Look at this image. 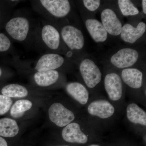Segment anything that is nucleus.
I'll list each match as a JSON object with an SVG mask.
<instances>
[{
    "label": "nucleus",
    "mask_w": 146,
    "mask_h": 146,
    "mask_svg": "<svg viewBox=\"0 0 146 146\" xmlns=\"http://www.w3.org/2000/svg\"><path fill=\"white\" fill-rule=\"evenodd\" d=\"M70 146L68 145H61V146Z\"/></svg>",
    "instance_id": "nucleus-31"
},
{
    "label": "nucleus",
    "mask_w": 146,
    "mask_h": 146,
    "mask_svg": "<svg viewBox=\"0 0 146 146\" xmlns=\"http://www.w3.org/2000/svg\"><path fill=\"white\" fill-rule=\"evenodd\" d=\"M0 146H8L5 139L0 136Z\"/></svg>",
    "instance_id": "nucleus-26"
},
{
    "label": "nucleus",
    "mask_w": 146,
    "mask_h": 146,
    "mask_svg": "<svg viewBox=\"0 0 146 146\" xmlns=\"http://www.w3.org/2000/svg\"><path fill=\"white\" fill-rule=\"evenodd\" d=\"M65 62L64 58L54 53H46L35 61L33 70L36 72L54 70L63 66Z\"/></svg>",
    "instance_id": "nucleus-13"
},
{
    "label": "nucleus",
    "mask_w": 146,
    "mask_h": 146,
    "mask_svg": "<svg viewBox=\"0 0 146 146\" xmlns=\"http://www.w3.org/2000/svg\"><path fill=\"white\" fill-rule=\"evenodd\" d=\"M126 121L135 133L146 136V112L139 105L130 100L125 103L123 112Z\"/></svg>",
    "instance_id": "nucleus-7"
},
{
    "label": "nucleus",
    "mask_w": 146,
    "mask_h": 146,
    "mask_svg": "<svg viewBox=\"0 0 146 146\" xmlns=\"http://www.w3.org/2000/svg\"><path fill=\"white\" fill-rule=\"evenodd\" d=\"M2 74V70L1 68L0 67V77L1 76Z\"/></svg>",
    "instance_id": "nucleus-29"
},
{
    "label": "nucleus",
    "mask_w": 146,
    "mask_h": 146,
    "mask_svg": "<svg viewBox=\"0 0 146 146\" xmlns=\"http://www.w3.org/2000/svg\"><path fill=\"white\" fill-rule=\"evenodd\" d=\"M105 91L107 99L123 113L125 104V90L121 76L117 73H108L104 80Z\"/></svg>",
    "instance_id": "nucleus-6"
},
{
    "label": "nucleus",
    "mask_w": 146,
    "mask_h": 146,
    "mask_svg": "<svg viewBox=\"0 0 146 146\" xmlns=\"http://www.w3.org/2000/svg\"><path fill=\"white\" fill-rule=\"evenodd\" d=\"M84 6L91 11H96L100 5L101 1L99 0H84Z\"/></svg>",
    "instance_id": "nucleus-25"
},
{
    "label": "nucleus",
    "mask_w": 146,
    "mask_h": 146,
    "mask_svg": "<svg viewBox=\"0 0 146 146\" xmlns=\"http://www.w3.org/2000/svg\"><path fill=\"white\" fill-rule=\"evenodd\" d=\"M60 33L63 42L70 51L81 50L84 47V37L80 30L72 25H68L62 28Z\"/></svg>",
    "instance_id": "nucleus-11"
},
{
    "label": "nucleus",
    "mask_w": 146,
    "mask_h": 146,
    "mask_svg": "<svg viewBox=\"0 0 146 146\" xmlns=\"http://www.w3.org/2000/svg\"><path fill=\"white\" fill-rule=\"evenodd\" d=\"M33 8L36 12L50 22L52 19L65 18L71 10L68 0H38L31 1Z\"/></svg>",
    "instance_id": "nucleus-5"
},
{
    "label": "nucleus",
    "mask_w": 146,
    "mask_h": 146,
    "mask_svg": "<svg viewBox=\"0 0 146 146\" xmlns=\"http://www.w3.org/2000/svg\"><path fill=\"white\" fill-rule=\"evenodd\" d=\"M120 76L123 84L133 91L130 100H132L135 91L132 101L145 106L146 97L140 92L143 86V72L136 68H126L122 70Z\"/></svg>",
    "instance_id": "nucleus-8"
},
{
    "label": "nucleus",
    "mask_w": 146,
    "mask_h": 146,
    "mask_svg": "<svg viewBox=\"0 0 146 146\" xmlns=\"http://www.w3.org/2000/svg\"><path fill=\"white\" fill-rule=\"evenodd\" d=\"M85 26L92 39L97 43L105 42L108 33L102 24L96 19H88L85 22Z\"/></svg>",
    "instance_id": "nucleus-17"
},
{
    "label": "nucleus",
    "mask_w": 146,
    "mask_h": 146,
    "mask_svg": "<svg viewBox=\"0 0 146 146\" xmlns=\"http://www.w3.org/2000/svg\"><path fill=\"white\" fill-rule=\"evenodd\" d=\"M61 38L60 32L52 23L42 20L35 30L34 44L46 53H55L60 48Z\"/></svg>",
    "instance_id": "nucleus-4"
},
{
    "label": "nucleus",
    "mask_w": 146,
    "mask_h": 146,
    "mask_svg": "<svg viewBox=\"0 0 146 146\" xmlns=\"http://www.w3.org/2000/svg\"><path fill=\"white\" fill-rule=\"evenodd\" d=\"M19 128L15 120L8 118L0 119V136L13 137L19 132Z\"/></svg>",
    "instance_id": "nucleus-19"
},
{
    "label": "nucleus",
    "mask_w": 146,
    "mask_h": 146,
    "mask_svg": "<svg viewBox=\"0 0 146 146\" xmlns=\"http://www.w3.org/2000/svg\"><path fill=\"white\" fill-rule=\"evenodd\" d=\"M79 70L84 85L91 93L102 81L101 71L94 61L88 58L82 61L80 64Z\"/></svg>",
    "instance_id": "nucleus-10"
},
{
    "label": "nucleus",
    "mask_w": 146,
    "mask_h": 146,
    "mask_svg": "<svg viewBox=\"0 0 146 146\" xmlns=\"http://www.w3.org/2000/svg\"><path fill=\"white\" fill-rule=\"evenodd\" d=\"M38 24L25 11H16L7 22L5 30L10 39L21 44L33 43Z\"/></svg>",
    "instance_id": "nucleus-2"
},
{
    "label": "nucleus",
    "mask_w": 146,
    "mask_h": 146,
    "mask_svg": "<svg viewBox=\"0 0 146 146\" xmlns=\"http://www.w3.org/2000/svg\"><path fill=\"white\" fill-rule=\"evenodd\" d=\"M32 106V103L29 100H19L11 106L10 115L14 118L21 117L25 112L31 109Z\"/></svg>",
    "instance_id": "nucleus-21"
},
{
    "label": "nucleus",
    "mask_w": 146,
    "mask_h": 146,
    "mask_svg": "<svg viewBox=\"0 0 146 146\" xmlns=\"http://www.w3.org/2000/svg\"><path fill=\"white\" fill-rule=\"evenodd\" d=\"M101 19L102 23L108 33L113 36H118L121 34L122 25L112 9L107 8L103 11Z\"/></svg>",
    "instance_id": "nucleus-15"
},
{
    "label": "nucleus",
    "mask_w": 146,
    "mask_h": 146,
    "mask_svg": "<svg viewBox=\"0 0 146 146\" xmlns=\"http://www.w3.org/2000/svg\"><path fill=\"white\" fill-rule=\"evenodd\" d=\"M83 113L102 131L112 125L121 114L109 100L99 95L91 98L83 108Z\"/></svg>",
    "instance_id": "nucleus-1"
},
{
    "label": "nucleus",
    "mask_w": 146,
    "mask_h": 146,
    "mask_svg": "<svg viewBox=\"0 0 146 146\" xmlns=\"http://www.w3.org/2000/svg\"><path fill=\"white\" fill-rule=\"evenodd\" d=\"M60 73L56 70L45 72H35L33 76V80L36 85L46 87L53 85L59 80Z\"/></svg>",
    "instance_id": "nucleus-18"
},
{
    "label": "nucleus",
    "mask_w": 146,
    "mask_h": 146,
    "mask_svg": "<svg viewBox=\"0 0 146 146\" xmlns=\"http://www.w3.org/2000/svg\"><path fill=\"white\" fill-rule=\"evenodd\" d=\"M12 43L9 36L3 33H0V52L10 51L12 48Z\"/></svg>",
    "instance_id": "nucleus-24"
},
{
    "label": "nucleus",
    "mask_w": 146,
    "mask_h": 146,
    "mask_svg": "<svg viewBox=\"0 0 146 146\" xmlns=\"http://www.w3.org/2000/svg\"><path fill=\"white\" fill-rule=\"evenodd\" d=\"M146 30V25L143 22L138 24L136 27L129 24H126L122 27L121 33L123 41L131 44H134L143 35Z\"/></svg>",
    "instance_id": "nucleus-16"
},
{
    "label": "nucleus",
    "mask_w": 146,
    "mask_h": 146,
    "mask_svg": "<svg viewBox=\"0 0 146 146\" xmlns=\"http://www.w3.org/2000/svg\"><path fill=\"white\" fill-rule=\"evenodd\" d=\"M142 7L143 13L145 14H146V1L143 0L142 1Z\"/></svg>",
    "instance_id": "nucleus-27"
},
{
    "label": "nucleus",
    "mask_w": 146,
    "mask_h": 146,
    "mask_svg": "<svg viewBox=\"0 0 146 146\" xmlns=\"http://www.w3.org/2000/svg\"><path fill=\"white\" fill-rule=\"evenodd\" d=\"M82 115L83 110L74 111L58 102L53 103L48 109L50 121L58 127L63 128Z\"/></svg>",
    "instance_id": "nucleus-9"
},
{
    "label": "nucleus",
    "mask_w": 146,
    "mask_h": 146,
    "mask_svg": "<svg viewBox=\"0 0 146 146\" xmlns=\"http://www.w3.org/2000/svg\"><path fill=\"white\" fill-rule=\"evenodd\" d=\"M139 57L136 50L131 48H123L118 50L110 58V62L116 68H128L136 63Z\"/></svg>",
    "instance_id": "nucleus-14"
},
{
    "label": "nucleus",
    "mask_w": 146,
    "mask_h": 146,
    "mask_svg": "<svg viewBox=\"0 0 146 146\" xmlns=\"http://www.w3.org/2000/svg\"><path fill=\"white\" fill-rule=\"evenodd\" d=\"M87 146H101L99 144H91L88 145Z\"/></svg>",
    "instance_id": "nucleus-28"
},
{
    "label": "nucleus",
    "mask_w": 146,
    "mask_h": 146,
    "mask_svg": "<svg viewBox=\"0 0 146 146\" xmlns=\"http://www.w3.org/2000/svg\"><path fill=\"white\" fill-rule=\"evenodd\" d=\"M2 95L13 98H22L27 97L29 91L25 86L18 84H10L4 86L1 90Z\"/></svg>",
    "instance_id": "nucleus-20"
},
{
    "label": "nucleus",
    "mask_w": 146,
    "mask_h": 146,
    "mask_svg": "<svg viewBox=\"0 0 146 146\" xmlns=\"http://www.w3.org/2000/svg\"><path fill=\"white\" fill-rule=\"evenodd\" d=\"M65 89L66 93L82 109L89 103L92 98L89 89L80 82H69L65 85Z\"/></svg>",
    "instance_id": "nucleus-12"
},
{
    "label": "nucleus",
    "mask_w": 146,
    "mask_h": 146,
    "mask_svg": "<svg viewBox=\"0 0 146 146\" xmlns=\"http://www.w3.org/2000/svg\"><path fill=\"white\" fill-rule=\"evenodd\" d=\"M1 9H0V18H1Z\"/></svg>",
    "instance_id": "nucleus-30"
},
{
    "label": "nucleus",
    "mask_w": 146,
    "mask_h": 146,
    "mask_svg": "<svg viewBox=\"0 0 146 146\" xmlns=\"http://www.w3.org/2000/svg\"><path fill=\"white\" fill-rule=\"evenodd\" d=\"M13 104L11 98L0 95V115H4L10 109Z\"/></svg>",
    "instance_id": "nucleus-23"
},
{
    "label": "nucleus",
    "mask_w": 146,
    "mask_h": 146,
    "mask_svg": "<svg viewBox=\"0 0 146 146\" xmlns=\"http://www.w3.org/2000/svg\"><path fill=\"white\" fill-rule=\"evenodd\" d=\"M118 3L120 10L123 16H134L139 13L138 9L131 1L119 0L118 1Z\"/></svg>",
    "instance_id": "nucleus-22"
},
{
    "label": "nucleus",
    "mask_w": 146,
    "mask_h": 146,
    "mask_svg": "<svg viewBox=\"0 0 146 146\" xmlns=\"http://www.w3.org/2000/svg\"><path fill=\"white\" fill-rule=\"evenodd\" d=\"M102 132L83 113L80 117L63 128L61 136L67 143L84 145Z\"/></svg>",
    "instance_id": "nucleus-3"
}]
</instances>
